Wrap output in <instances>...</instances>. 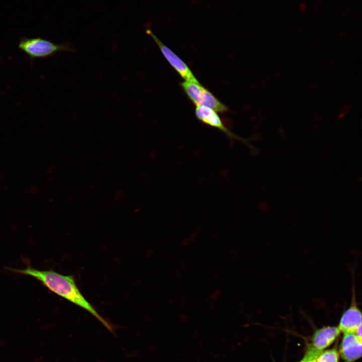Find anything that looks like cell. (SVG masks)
<instances>
[{
	"instance_id": "11",
	"label": "cell",
	"mask_w": 362,
	"mask_h": 362,
	"mask_svg": "<svg viewBox=\"0 0 362 362\" xmlns=\"http://www.w3.org/2000/svg\"><path fill=\"white\" fill-rule=\"evenodd\" d=\"M354 334L358 339L361 340V325L357 328L354 332Z\"/></svg>"
},
{
	"instance_id": "4",
	"label": "cell",
	"mask_w": 362,
	"mask_h": 362,
	"mask_svg": "<svg viewBox=\"0 0 362 362\" xmlns=\"http://www.w3.org/2000/svg\"><path fill=\"white\" fill-rule=\"evenodd\" d=\"M145 32L154 40L167 61L185 81H199L187 64L163 43L150 29L146 30Z\"/></svg>"
},
{
	"instance_id": "5",
	"label": "cell",
	"mask_w": 362,
	"mask_h": 362,
	"mask_svg": "<svg viewBox=\"0 0 362 362\" xmlns=\"http://www.w3.org/2000/svg\"><path fill=\"white\" fill-rule=\"evenodd\" d=\"M195 112L197 118L202 123L222 131L230 139L244 141L226 126L217 112L213 109L204 106H196Z\"/></svg>"
},
{
	"instance_id": "2",
	"label": "cell",
	"mask_w": 362,
	"mask_h": 362,
	"mask_svg": "<svg viewBox=\"0 0 362 362\" xmlns=\"http://www.w3.org/2000/svg\"><path fill=\"white\" fill-rule=\"evenodd\" d=\"M18 47L32 59L45 58L61 51L76 52L75 48L68 42L56 44L40 37H24L20 40Z\"/></svg>"
},
{
	"instance_id": "10",
	"label": "cell",
	"mask_w": 362,
	"mask_h": 362,
	"mask_svg": "<svg viewBox=\"0 0 362 362\" xmlns=\"http://www.w3.org/2000/svg\"><path fill=\"white\" fill-rule=\"evenodd\" d=\"M321 352L314 349L310 344L308 346L304 357L299 362H313Z\"/></svg>"
},
{
	"instance_id": "6",
	"label": "cell",
	"mask_w": 362,
	"mask_h": 362,
	"mask_svg": "<svg viewBox=\"0 0 362 362\" xmlns=\"http://www.w3.org/2000/svg\"><path fill=\"white\" fill-rule=\"evenodd\" d=\"M339 347V353L345 362H354L361 356V341L354 333H345Z\"/></svg>"
},
{
	"instance_id": "12",
	"label": "cell",
	"mask_w": 362,
	"mask_h": 362,
	"mask_svg": "<svg viewBox=\"0 0 362 362\" xmlns=\"http://www.w3.org/2000/svg\"><path fill=\"white\" fill-rule=\"evenodd\" d=\"M305 4L301 5L300 9H301L302 12H303L305 10Z\"/></svg>"
},
{
	"instance_id": "9",
	"label": "cell",
	"mask_w": 362,
	"mask_h": 362,
	"mask_svg": "<svg viewBox=\"0 0 362 362\" xmlns=\"http://www.w3.org/2000/svg\"><path fill=\"white\" fill-rule=\"evenodd\" d=\"M339 355L335 349L322 351L313 362H338Z\"/></svg>"
},
{
	"instance_id": "3",
	"label": "cell",
	"mask_w": 362,
	"mask_h": 362,
	"mask_svg": "<svg viewBox=\"0 0 362 362\" xmlns=\"http://www.w3.org/2000/svg\"><path fill=\"white\" fill-rule=\"evenodd\" d=\"M180 85L196 106H204L220 113H224L229 110L227 106L220 101L199 81H184L180 83Z\"/></svg>"
},
{
	"instance_id": "1",
	"label": "cell",
	"mask_w": 362,
	"mask_h": 362,
	"mask_svg": "<svg viewBox=\"0 0 362 362\" xmlns=\"http://www.w3.org/2000/svg\"><path fill=\"white\" fill-rule=\"evenodd\" d=\"M7 269L13 273L35 278L53 293L89 312L111 333L115 334L114 326L104 319L82 295L72 276L63 275L52 270H38L30 265L23 269L10 267Z\"/></svg>"
},
{
	"instance_id": "8",
	"label": "cell",
	"mask_w": 362,
	"mask_h": 362,
	"mask_svg": "<svg viewBox=\"0 0 362 362\" xmlns=\"http://www.w3.org/2000/svg\"><path fill=\"white\" fill-rule=\"evenodd\" d=\"M340 332L338 326L319 328L314 333L310 345L316 350L322 352L334 342Z\"/></svg>"
},
{
	"instance_id": "7",
	"label": "cell",
	"mask_w": 362,
	"mask_h": 362,
	"mask_svg": "<svg viewBox=\"0 0 362 362\" xmlns=\"http://www.w3.org/2000/svg\"><path fill=\"white\" fill-rule=\"evenodd\" d=\"M355 297H352L350 306L343 313L338 325L340 332L354 333L361 325V313L355 302Z\"/></svg>"
}]
</instances>
